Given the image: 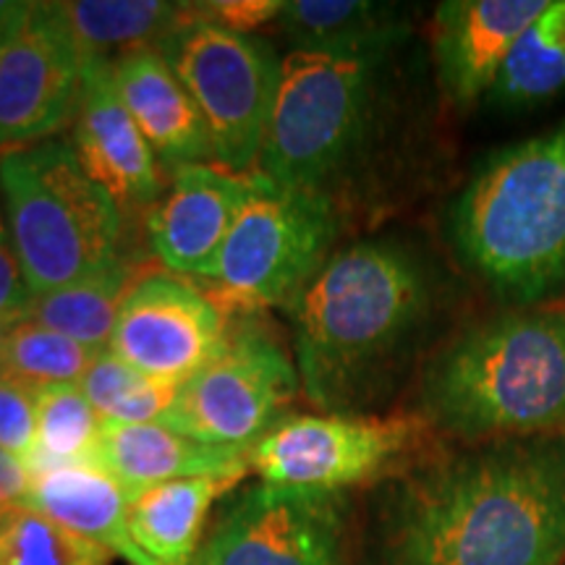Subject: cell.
<instances>
[{
  "label": "cell",
  "instance_id": "6da1fadb",
  "mask_svg": "<svg viewBox=\"0 0 565 565\" xmlns=\"http://www.w3.org/2000/svg\"><path fill=\"white\" fill-rule=\"evenodd\" d=\"M377 565H563L565 435L461 445L398 471L374 508Z\"/></svg>",
  "mask_w": 565,
  "mask_h": 565
},
{
  "label": "cell",
  "instance_id": "7a4b0ae2",
  "mask_svg": "<svg viewBox=\"0 0 565 565\" xmlns=\"http://www.w3.org/2000/svg\"><path fill=\"white\" fill-rule=\"evenodd\" d=\"M288 312L307 398L328 414H370L433 324L437 278L412 246L372 238L330 254Z\"/></svg>",
  "mask_w": 565,
  "mask_h": 565
},
{
  "label": "cell",
  "instance_id": "3957f363",
  "mask_svg": "<svg viewBox=\"0 0 565 565\" xmlns=\"http://www.w3.org/2000/svg\"><path fill=\"white\" fill-rule=\"evenodd\" d=\"M419 416L461 445L565 435V299L466 324L427 359Z\"/></svg>",
  "mask_w": 565,
  "mask_h": 565
},
{
  "label": "cell",
  "instance_id": "277c9868",
  "mask_svg": "<svg viewBox=\"0 0 565 565\" xmlns=\"http://www.w3.org/2000/svg\"><path fill=\"white\" fill-rule=\"evenodd\" d=\"M450 236L508 307L565 299V118L477 168L450 210Z\"/></svg>",
  "mask_w": 565,
  "mask_h": 565
},
{
  "label": "cell",
  "instance_id": "5b68a950",
  "mask_svg": "<svg viewBox=\"0 0 565 565\" xmlns=\"http://www.w3.org/2000/svg\"><path fill=\"white\" fill-rule=\"evenodd\" d=\"M401 42L288 53L280 61L259 173L275 186L328 194L370 139Z\"/></svg>",
  "mask_w": 565,
  "mask_h": 565
},
{
  "label": "cell",
  "instance_id": "8992f818",
  "mask_svg": "<svg viewBox=\"0 0 565 565\" xmlns=\"http://www.w3.org/2000/svg\"><path fill=\"white\" fill-rule=\"evenodd\" d=\"M0 200L32 296L124 263V215L74 145L45 139L0 154Z\"/></svg>",
  "mask_w": 565,
  "mask_h": 565
},
{
  "label": "cell",
  "instance_id": "52a82bcc",
  "mask_svg": "<svg viewBox=\"0 0 565 565\" xmlns=\"http://www.w3.org/2000/svg\"><path fill=\"white\" fill-rule=\"evenodd\" d=\"M160 53L202 113L212 158L223 171L252 175L280 82L282 58L270 42L223 30L189 3L186 19Z\"/></svg>",
  "mask_w": 565,
  "mask_h": 565
},
{
  "label": "cell",
  "instance_id": "ba28073f",
  "mask_svg": "<svg viewBox=\"0 0 565 565\" xmlns=\"http://www.w3.org/2000/svg\"><path fill=\"white\" fill-rule=\"evenodd\" d=\"M338 217L330 194L282 189L257 173L207 282L231 309L291 303L330 259Z\"/></svg>",
  "mask_w": 565,
  "mask_h": 565
},
{
  "label": "cell",
  "instance_id": "9c48e42d",
  "mask_svg": "<svg viewBox=\"0 0 565 565\" xmlns=\"http://www.w3.org/2000/svg\"><path fill=\"white\" fill-rule=\"evenodd\" d=\"M301 380L296 364L259 322L225 330L215 356L179 385L160 424L196 443L246 450L286 419Z\"/></svg>",
  "mask_w": 565,
  "mask_h": 565
},
{
  "label": "cell",
  "instance_id": "30bf717a",
  "mask_svg": "<svg viewBox=\"0 0 565 565\" xmlns=\"http://www.w3.org/2000/svg\"><path fill=\"white\" fill-rule=\"evenodd\" d=\"M427 433L419 414H301L275 424L246 458L267 484L343 492L393 475Z\"/></svg>",
  "mask_w": 565,
  "mask_h": 565
},
{
  "label": "cell",
  "instance_id": "8fae6325",
  "mask_svg": "<svg viewBox=\"0 0 565 565\" xmlns=\"http://www.w3.org/2000/svg\"><path fill=\"white\" fill-rule=\"evenodd\" d=\"M196 565H351L343 492L246 487L223 508Z\"/></svg>",
  "mask_w": 565,
  "mask_h": 565
},
{
  "label": "cell",
  "instance_id": "7c38bea8",
  "mask_svg": "<svg viewBox=\"0 0 565 565\" xmlns=\"http://www.w3.org/2000/svg\"><path fill=\"white\" fill-rule=\"evenodd\" d=\"M228 324L200 288L171 273L134 280L108 351L162 383L183 385L223 345Z\"/></svg>",
  "mask_w": 565,
  "mask_h": 565
},
{
  "label": "cell",
  "instance_id": "4fadbf2b",
  "mask_svg": "<svg viewBox=\"0 0 565 565\" xmlns=\"http://www.w3.org/2000/svg\"><path fill=\"white\" fill-rule=\"evenodd\" d=\"M87 66L58 3H38L26 30L0 55V154L32 147L76 116Z\"/></svg>",
  "mask_w": 565,
  "mask_h": 565
},
{
  "label": "cell",
  "instance_id": "5bb4252c",
  "mask_svg": "<svg viewBox=\"0 0 565 565\" xmlns=\"http://www.w3.org/2000/svg\"><path fill=\"white\" fill-rule=\"evenodd\" d=\"M254 189L257 173L238 175L204 162L175 168L168 192L147 215V236L160 263L207 280Z\"/></svg>",
  "mask_w": 565,
  "mask_h": 565
},
{
  "label": "cell",
  "instance_id": "9a60e30c",
  "mask_svg": "<svg viewBox=\"0 0 565 565\" xmlns=\"http://www.w3.org/2000/svg\"><path fill=\"white\" fill-rule=\"evenodd\" d=\"M74 150L89 179L100 183L121 210L158 202V158L126 110L113 76V63L108 61L89 63L84 71L82 97L76 105Z\"/></svg>",
  "mask_w": 565,
  "mask_h": 565
},
{
  "label": "cell",
  "instance_id": "2e32d148",
  "mask_svg": "<svg viewBox=\"0 0 565 565\" xmlns=\"http://www.w3.org/2000/svg\"><path fill=\"white\" fill-rule=\"evenodd\" d=\"M550 0H448L435 11V63L450 103L469 108L490 95L526 26Z\"/></svg>",
  "mask_w": 565,
  "mask_h": 565
},
{
  "label": "cell",
  "instance_id": "e0dca14e",
  "mask_svg": "<svg viewBox=\"0 0 565 565\" xmlns=\"http://www.w3.org/2000/svg\"><path fill=\"white\" fill-rule=\"evenodd\" d=\"M92 466L105 471L134 500L150 487L189 477L246 475V450L217 448L179 435L160 422H103Z\"/></svg>",
  "mask_w": 565,
  "mask_h": 565
},
{
  "label": "cell",
  "instance_id": "ac0fdd59",
  "mask_svg": "<svg viewBox=\"0 0 565 565\" xmlns=\"http://www.w3.org/2000/svg\"><path fill=\"white\" fill-rule=\"evenodd\" d=\"M118 95L150 141L154 158L171 171L212 158L207 126L192 95L160 51H141L113 63Z\"/></svg>",
  "mask_w": 565,
  "mask_h": 565
},
{
  "label": "cell",
  "instance_id": "d6986e66",
  "mask_svg": "<svg viewBox=\"0 0 565 565\" xmlns=\"http://www.w3.org/2000/svg\"><path fill=\"white\" fill-rule=\"evenodd\" d=\"M131 498L92 463L58 466L32 477L26 505L131 565H158L141 553L129 529Z\"/></svg>",
  "mask_w": 565,
  "mask_h": 565
},
{
  "label": "cell",
  "instance_id": "ffe728a7",
  "mask_svg": "<svg viewBox=\"0 0 565 565\" xmlns=\"http://www.w3.org/2000/svg\"><path fill=\"white\" fill-rule=\"evenodd\" d=\"M244 477H189L139 492L129 503L134 542L158 565H192L212 503Z\"/></svg>",
  "mask_w": 565,
  "mask_h": 565
},
{
  "label": "cell",
  "instance_id": "44dd1931",
  "mask_svg": "<svg viewBox=\"0 0 565 565\" xmlns=\"http://www.w3.org/2000/svg\"><path fill=\"white\" fill-rule=\"evenodd\" d=\"M71 38L89 63H118L141 51H162L189 13L166 0H68L58 3Z\"/></svg>",
  "mask_w": 565,
  "mask_h": 565
},
{
  "label": "cell",
  "instance_id": "7402d4cb",
  "mask_svg": "<svg viewBox=\"0 0 565 565\" xmlns=\"http://www.w3.org/2000/svg\"><path fill=\"white\" fill-rule=\"evenodd\" d=\"M280 30L291 51L338 53L401 42L408 34L401 11L366 0H291L280 11Z\"/></svg>",
  "mask_w": 565,
  "mask_h": 565
},
{
  "label": "cell",
  "instance_id": "603a6c76",
  "mask_svg": "<svg viewBox=\"0 0 565 565\" xmlns=\"http://www.w3.org/2000/svg\"><path fill=\"white\" fill-rule=\"evenodd\" d=\"M131 286V267L118 263L51 294L32 296L24 309V320L74 338L92 351H108L118 312Z\"/></svg>",
  "mask_w": 565,
  "mask_h": 565
},
{
  "label": "cell",
  "instance_id": "cb8c5ba5",
  "mask_svg": "<svg viewBox=\"0 0 565 565\" xmlns=\"http://www.w3.org/2000/svg\"><path fill=\"white\" fill-rule=\"evenodd\" d=\"M565 92V0H550L513 45L490 100L500 108H529Z\"/></svg>",
  "mask_w": 565,
  "mask_h": 565
},
{
  "label": "cell",
  "instance_id": "d4e9b609",
  "mask_svg": "<svg viewBox=\"0 0 565 565\" xmlns=\"http://www.w3.org/2000/svg\"><path fill=\"white\" fill-rule=\"evenodd\" d=\"M103 416L92 408L79 385H53L38 393V437L26 458L30 475L58 466L92 463Z\"/></svg>",
  "mask_w": 565,
  "mask_h": 565
},
{
  "label": "cell",
  "instance_id": "484cf974",
  "mask_svg": "<svg viewBox=\"0 0 565 565\" xmlns=\"http://www.w3.org/2000/svg\"><path fill=\"white\" fill-rule=\"evenodd\" d=\"M79 387L103 422L121 424L162 422L179 393V385L147 377L110 351L92 362Z\"/></svg>",
  "mask_w": 565,
  "mask_h": 565
},
{
  "label": "cell",
  "instance_id": "4316f807",
  "mask_svg": "<svg viewBox=\"0 0 565 565\" xmlns=\"http://www.w3.org/2000/svg\"><path fill=\"white\" fill-rule=\"evenodd\" d=\"M0 565H110L108 550L30 505L0 511Z\"/></svg>",
  "mask_w": 565,
  "mask_h": 565
},
{
  "label": "cell",
  "instance_id": "83f0119b",
  "mask_svg": "<svg viewBox=\"0 0 565 565\" xmlns=\"http://www.w3.org/2000/svg\"><path fill=\"white\" fill-rule=\"evenodd\" d=\"M100 353L21 317L6 349L0 374H9L34 391L53 385H79Z\"/></svg>",
  "mask_w": 565,
  "mask_h": 565
},
{
  "label": "cell",
  "instance_id": "f1b7e54d",
  "mask_svg": "<svg viewBox=\"0 0 565 565\" xmlns=\"http://www.w3.org/2000/svg\"><path fill=\"white\" fill-rule=\"evenodd\" d=\"M38 393L0 374V448L26 461L38 437Z\"/></svg>",
  "mask_w": 565,
  "mask_h": 565
},
{
  "label": "cell",
  "instance_id": "f546056e",
  "mask_svg": "<svg viewBox=\"0 0 565 565\" xmlns=\"http://www.w3.org/2000/svg\"><path fill=\"white\" fill-rule=\"evenodd\" d=\"M286 0H204L194 3L196 17L212 21L228 32L254 34L280 17Z\"/></svg>",
  "mask_w": 565,
  "mask_h": 565
},
{
  "label": "cell",
  "instance_id": "4dcf8cb0",
  "mask_svg": "<svg viewBox=\"0 0 565 565\" xmlns=\"http://www.w3.org/2000/svg\"><path fill=\"white\" fill-rule=\"evenodd\" d=\"M32 294L13 249L9 223L0 212V315H24Z\"/></svg>",
  "mask_w": 565,
  "mask_h": 565
},
{
  "label": "cell",
  "instance_id": "1f68e13d",
  "mask_svg": "<svg viewBox=\"0 0 565 565\" xmlns=\"http://www.w3.org/2000/svg\"><path fill=\"white\" fill-rule=\"evenodd\" d=\"M32 475L19 456L0 448V511L13 505H26Z\"/></svg>",
  "mask_w": 565,
  "mask_h": 565
},
{
  "label": "cell",
  "instance_id": "d6a6232c",
  "mask_svg": "<svg viewBox=\"0 0 565 565\" xmlns=\"http://www.w3.org/2000/svg\"><path fill=\"white\" fill-rule=\"evenodd\" d=\"M38 3L32 0H0V55L13 45V40L26 30Z\"/></svg>",
  "mask_w": 565,
  "mask_h": 565
},
{
  "label": "cell",
  "instance_id": "836d02e7",
  "mask_svg": "<svg viewBox=\"0 0 565 565\" xmlns=\"http://www.w3.org/2000/svg\"><path fill=\"white\" fill-rule=\"evenodd\" d=\"M21 317L24 315H0V366H3L6 349H9V341L13 330H17V324L21 322Z\"/></svg>",
  "mask_w": 565,
  "mask_h": 565
}]
</instances>
